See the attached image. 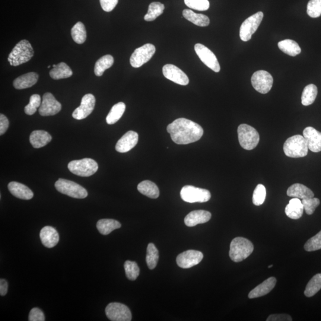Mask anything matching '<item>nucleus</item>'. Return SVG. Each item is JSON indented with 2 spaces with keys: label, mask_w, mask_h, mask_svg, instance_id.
<instances>
[{
  "label": "nucleus",
  "mask_w": 321,
  "mask_h": 321,
  "mask_svg": "<svg viewBox=\"0 0 321 321\" xmlns=\"http://www.w3.org/2000/svg\"><path fill=\"white\" fill-rule=\"evenodd\" d=\"M42 103L39 95L34 94L30 98V103L25 107V112L28 115H33L36 113L38 108H40Z\"/></svg>",
  "instance_id": "79ce46f5"
},
{
  "label": "nucleus",
  "mask_w": 321,
  "mask_h": 321,
  "mask_svg": "<svg viewBox=\"0 0 321 321\" xmlns=\"http://www.w3.org/2000/svg\"><path fill=\"white\" fill-rule=\"evenodd\" d=\"M273 81L271 75L265 71L254 73L251 78V82L254 89L262 94H267L271 90Z\"/></svg>",
  "instance_id": "f8f14e48"
},
{
  "label": "nucleus",
  "mask_w": 321,
  "mask_h": 321,
  "mask_svg": "<svg viewBox=\"0 0 321 321\" xmlns=\"http://www.w3.org/2000/svg\"><path fill=\"white\" fill-rule=\"evenodd\" d=\"M156 52L155 47L147 44L136 49L130 57V63L133 68H139L151 60Z\"/></svg>",
  "instance_id": "9d476101"
},
{
  "label": "nucleus",
  "mask_w": 321,
  "mask_h": 321,
  "mask_svg": "<svg viewBox=\"0 0 321 321\" xmlns=\"http://www.w3.org/2000/svg\"><path fill=\"white\" fill-rule=\"evenodd\" d=\"M122 225L118 221L113 219H102L98 221L97 227L100 233L103 235H108L114 230L119 229Z\"/></svg>",
  "instance_id": "c756f323"
},
{
  "label": "nucleus",
  "mask_w": 321,
  "mask_h": 321,
  "mask_svg": "<svg viewBox=\"0 0 321 321\" xmlns=\"http://www.w3.org/2000/svg\"><path fill=\"white\" fill-rule=\"evenodd\" d=\"M114 64V58L112 56L106 55L102 57L95 63L94 72L95 75L101 76L107 69H109Z\"/></svg>",
  "instance_id": "72a5a7b5"
},
{
  "label": "nucleus",
  "mask_w": 321,
  "mask_h": 321,
  "mask_svg": "<svg viewBox=\"0 0 321 321\" xmlns=\"http://www.w3.org/2000/svg\"><path fill=\"white\" fill-rule=\"evenodd\" d=\"M8 189L13 195L19 199L30 200L34 197L33 192L28 187L19 182L9 183Z\"/></svg>",
  "instance_id": "4be33fe9"
},
{
  "label": "nucleus",
  "mask_w": 321,
  "mask_h": 321,
  "mask_svg": "<svg viewBox=\"0 0 321 321\" xmlns=\"http://www.w3.org/2000/svg\"><path fill=\"white\" fill-rule=\"evenodd\" d=\"M278 46L282 52L292 57L296 56L301 53L300 47L295 41L293 40L281 41L278 43Z\"/></svg>",
  "instance_id": "2f4dec72"
},
{
  "label": "nucleus",
  "mask_w": 321,
  "mask_h": 321,
  "mask_svg": "<svg viewBox=\"0 0 321 321\" xmlns=\"http://www.w3.org/2000/svg\"><path fill=\"white\" fill-rule=\"evenodd\" d=\"M195 52L204 64L215 72L220 71V66L217 57L207 47L201 44L195 46Z\"/></svg>",
  "instance_id": "ddd939ff"
},
{
  "label": "nucleus",
  "mask_w": 321,
  "mask_h": 321,
  "mask_svg": "<svg viewBox=\"0 0 321 321\" xmlns=\"http://www.w3.org/2000/svg\"><path fill=\"white\" fill-rule=\"evenodd\" d=\"M56 66H57V65H53V68H55V67H56Z\"/></svg>",
  "instance_id": "5fc2aeb1"
},
{
  "label": "nucleus",
  "mask_w": 321,
  "mask_h": 321,
  "mask_svg": "<svg viewBox=\"0 0 321 321\" xmlns=\"http://www.w3.org/2000/svg\"><path fill=\"white\" fill-rule=\"evenodd\" d=\"M73 72L70 67L65 63H60L50 72L51 78L55 80L71 77Z\"/></svg>",
  "instance_id": "7c9ffc66"
},
{
  "label": "nucleus",
  "mask_w": 321,
  "mask_h": 321,
  "mask_svg": "<svg viewBox=\"0 0 321 321\" xmlns=\"http://www.w3.org/2000/svg\"><path fill=\"white\" fill-rule=\"evenodd\" d=\"M183 17L197 26L201 27H208L210 24V20L208 17L202 14H197L190 10L185 9L183 11Z\"/></svg>",
  "instance_id": "cd10ccee"
},
{
  "label": "nucleus",
  "mask_w": 321,
  "mask_h": 321,
  "mask_svg": "<svg viewBox=\"0 0 321 321\" xmlns=\"http://www.w3.org/2000/svg\"><path fill=\"white\" fill-rule=\"evenodd\" d=\"M272 265H269V266H268V268H272Z\"/></svg>",
  "instance_id": "864d4df0"
},
{
  "label": "nucleus",
  "mask_w": 321,
  "mask_h": 321,
  "mask_svg": "<svg viewBox=\"0 0 321 321\" xmlns=\"http://www.w3.org/2000/svg\"><path fill=\"white\" fill-rule=\"evenodd\" d=\"M138 190L143 195L152 199H157L160 196V190L154 183L149 180L143 181L138 186Z\"/></svg>",
  "instance_id": "c85d7f7f"
},
{
  "label": "nucleus",
  "mask_w": 321,
  "mask_h": 321,
  "mask_svg": "<svg viewBox=\"0 0 321 321\" xmlns=\"http://www.w3.org/2000/svg\"><path fill=\"white\" fill-rule=\"evenodd\" d=\"M303 135L310 151L313 152L321 151V132L312 127H307L304 129Z\"/></svg>",
  "instance_id": "a211bd4d"
},
{
  "label": "nucleus",
  "mask_w": 321,
  "mask_h": 321,
  "mask_svg": "<svg viewBox=\"0 0 321 321\" xmlns=\"http://www.w3.org/2000/svg\"><path fill=\"white\" fill-rule=\"evenodd\" d=\"M8 283L7 281L5 279H0V294L2 296H5V295L8 293Z\"/></svg>",
  "instance_id": "603ef678"
},
{
  "label": "nucleus",
  "mask_w": 321,
  "mask_h": 321,
  "mask_svg": "<svg viewBox=\"0 0 321 321\" xmlns=\"http://www.w3.org/2000/svg\"><path fill=\"white\" fill-rule=\"evenodd\" d=\"M180 196L184 201L189 203L208 202L211 197L209 190L189 185L183 187Z\"/></svg>",
  "instance_id": "6e6552de"
},
{
  "label": "nucleus",
  "mask_w": 321,
  "mask_h": 321,
  "mask_svg": "<svg viewBox=\"0 0 321 321\" xmlns=\"http://www.w3.org/2000/svg\"><path fill=\"white\" fill-rule=\"evenodd\" d=\"M253 244L244 237H236L231 241L229 256L234 262H240L246 259L252 253Z\"/></svg>",
  "instance_id": "f03ea898"
},
{
  "label": "nucleus",
  "mask_w": 321,
  "mask_h": 321,
  "mask_svg": "<svg viewBox=\"0 0 321 321\" xmlns=\"http://www.w3.org/2000/svg\"><path fill=\"white\" fill-rule=\"evenodd\" d=\"M263 18V13L259 12L246 19L240 27V39L244 42L249 41L261 24Z\"/></svg>",
  "instance_id": "1a4fd4ad"
},
{
  "label": "nucleus",
  "mask_w": 321,
  "mask_h": 321,
  "mask_svg": "<svg viewBox=\"0 0 321 321\" xmlns=\"http://www.w3.org/2000/svg\"><path fill=\"white\" fill-rule=\"evenodd\" d=\"M39 76L35 72L28 73L19 76L14 81V86L17 90H24L33 87L37 84Z\"/></svg>",
  "instance_id": "393cba45"
},
{
  "label": "nucleus",
  "mask_w": 321,
  "mask_h": 321,
  "mask_svg": "<svg viewBox=\"0 0 321 321\" xmlns=\"http://www.w3.org/2000/svg\"><path fill=\"white\" fill-rule=\"evenodd\" d=\"M276 282V279L273 276L266 279L262 283L253 289L248 295V297L249 298H255L268 294L274 288Z\"/></svg>",
  "instance_id": "5701e85b"
},
{
  "label": "nucleus",
  "mask_w": 321,
  "mask_h": 321,
  "mask_svg": "<svg viewBox=\"0 0 321 321\" xmlns=\"http://www.w3.org/2000/svg\"><path fill=\"white\" fill-rule=\"evenodd\" d=\"M167 130L173 141L179 145L192 144L199 141L203 135L201 126L184 118L174 120L167 126Z\"/></svg>",
  "instance_id": "f257e3e1"
},
{
  "label": "nucleus",
  "mask_w": 321,
  "mask_h": 321,
  "mask_svg": "<svg viewBox=\"0 0 321 321\" xmlns=\"http://www.w3.org/2000/svg\"><path fill=\"white\" fill-rule=\"evenodd\" d=\"M124 267H125L127 277L130 280H136L138 277L140 273V269L137 263L135 262L130 261V260H127L125 263V265H124Z\"/></svg>",
  "instance_id": "ea45409f"
},
{
  "label": "nucleus",
  "mask_w": 321,
  "mask_h": 321,
  "mask_svg": "<svg viewBox=\"0 0 321 321\" xmlns=\"http://www.w3.org/2000/svg\"><path fill=\"white\" fill-rule=\"evenodd\" d=\"M106 315L112 321H130L132 313L125 304L120 303H111L106 308Z\"/></svg>",
  "instance_id": "9b49d317"
},
{
  "label": "nucleus",
  "mask_w": 321,
  "mask_h": 321,
  "mask_svg": "<svg viewBox=\"0 0 321 321\" xmlns=\"http://www.w3.org/2000/svg\"><path fill=\"white\" fill-rule=\"evenodd\" d=\"M163 75L168 80L177 84L186 86L189 84V79L184 73L173 65H166L163 68Z\"/></svg>",
  "instance_id": "f3484780"
},
{
  "label": "nucleus",
  "mask_w": 321,
  "mask_h": 321,
  "mask_svg": "<svg viewBox=\"0 0 321 321\" xmlns=\"http://www.w3.org/2000/svg\"><path fill=\"white\" fill-rule=\"evenodd\" d=\"M73 40L78 44H82L87 40V30L85 25L81 22H78L74 25L71 30Z\"/></svg>",
  "instance_id": "4c0bfd02"
},
{
  "label": "nucleus",
  "mask_w": 321,
  "mask_h": 321,
  "mask_svg": "<svg viewBox=\"0 0 321 321\" xmlns=\"http://www.w3.org/2000/svg\"><path fill=\"white\" fill-rule=\"evenodd\" d=\"M45 320V316H44L43 311L39 308L34 307L31 309L30 314H29V320L44 321Z\"/></svg>",
  "instance_id": "de8ad7c7"
},
{
  "label": "nucleus",
  "mask_w": 321,
  "mask_h": 321,
  "mask_svg": "<svg viewBox=\"0 0 321 321\" xmlns=\"http://www.w3.org/2000/svg\"><path fill=\"white\" fill-rule=\"evenodd\" d=\"M95 98L91 94H86L82 98L81 106L77 108L72 114V116L76 120H83L90 115L95 106Z\"/></svg>",
  "instance_id": "dca6fc26"
},
{
  "label": "nucleus",
  "mask_w": 321,
  "mask_h": 321,
  "mask_svg": "<svg viewBox=\"0 0 321 321\" xmlns=\"http://www.w3.org/2000/svg\"><path fill=\"white\" fill-rule=\"evenodd\" d=\"M283 149L286 156L297 158L306 157L309 148L303 136L294 135L285 142Z\"/></svg>",
  "instance_id": "20e7f679"
},
{
  "label": "nucleus",
  "mask_w": 321,
  "mask_h": 321,
  "mask_svg": "<svg viewBox=\"0 0 321 321\" xmlns=\"http://www.w3.org/2000/svg\"><path fill=\"white\" fill-rule=\"evenodd\" d=\"M307 14L310 18H319L321 15V0H310L307 6Z\"/></svg>",
  "instance_id": "c03bdc74"
},
{
  "label": "nucleus",
  "mask_w": 321,
  "mask_h": 321,
  "mask_svg": "<svg viewBox=\"0 0 321 321\" xmlns=\"http://www.w3.org/2000/svg\"><path fill=\"white\" fill-rule=\"evenodd\" d=\"M159 259V252L153 243L148 244L147 247V260L148 268L153 269L156 267Z\"/></svg>",
  "instance_id": "58836bf2"
},
{
  "label": "nucleus",
  "mask_w": 321,
  "mask_h": 321,
  "mask_svg": "<svg viewBox=\"0 0 321 321\" xmlns=\"http://www.w3.org/2000/svg\"><path fill=\"white\" fill-rule=\"evenodd\" d=\"M102 9L105 12H110L118 4L119 0H100Z\"/></svg>",
  "instance_id": "09e8293b"
},
{
  "label": "nucleus",
  "mask_w": 321,
  "mask_h": 321,
  "mask_svg": "<svg viewBox=\"0 0 321 321\" xmlns=\"http://www.w3.org/2000/svg\"><path fill=\"white\" fill-rule=\"evenodd\" d=\"M303 211L302 202L300 199L295 198L290 200L288 204L285 208V214L288 217L293 220H298L303 215Z\"/></svg>",
  "instance_id": "a878e982"
},
{
  "label": "nucleus",
  "mask_w": 321,
  "mask_h": 321,
  "mask_svg": "<svg viewBox=\"0 0 321 321\" xmlns=\"http://www.w3.org/2000/svg\"><path fill=\"white\" fill-rule=\"evenodd\" d=\"M211 218L210 212L204 210H196L190 212L184 218L187 226L192 227L199 224L205 223Z\"/></svg>",
  "instance_id": "412c9836"
},
{
  "label": "nucleus",
  "mask_w": 321,
  "mask_h": 321,
  "mask_svg": "<svg viewBox=\"0 0 321 321\" xmlns=\"http://www.w3.org/2000/svg\"><path fill=\"white\" fill-rule=\"evenodd\" d=\"M51 68V66H48V68Z\"/></svg>",
  "instance_id": "6e6d98bb"
},
{
  "label": "nucleus",
  "mask_w": 321,
  "mask_h": 321,
  "mask_svg": "<svg viewBox=\"0 0 321 321\" xmlns=\"http://www.w3.org/2000/svg\"><path fill=\"white\" fill-rule=\"evenodd\" d=\"M304 248L305 250L307 252H312V251L321 249V231L315 236L307 240L306 244H304Z\"/></svg>",
  "instance_id": "a18cd8bd"
},
{
  "label": "nucleus",
  "mask_w": 321,
  "mask_h": 321,
  "mask_svg": "<svg viewBox=\"0 0 321 321\" xmlns=\"http://www.w3.org/2000/svg\"><path fill=\"white\" fill-rule=\"evenodd\" d=\"M56 188L60 193L76 199H84L88 192L84 187L72 181L59 179L55 183Z\"/></svg>",
  "instance_id": "0eeeda50"
},
{
  "label": "nucleus",
  "mask_w": 321,
  "mask_h": 321,
  "mask_svg": "<svg viewBox=\"0 0 321 321\" xmlns=\"http://www.w3.org/2000/svg\"><path fill=\"white\" fill-rule=\"evenodd\" d=\"M68 168L71 172L81 177H90L97 172L98 165L91 158H84L70 162Z\"/></svg>",
  "instance_id": "423d86ee"
},
{
  "label": "nucleus",
  "mask_w": 321,
  "mask_h": 321,
  "mask_svg": "<svg viewBox=\"0 0 321 321\" xmlns=\"http://www.w3.org/2000/svg\"><path fill=\"white\" fill-rule=\"evenodd\" d=\"M40 236L43 245L47 248L55 247L60 239L58 232L56 228L51 226H46L42 228Z\"/></svg>",
  "instance_id": "aec40b11"
},
{
  "label": "nucleus",
  "mask_w": 321,
  "mask_h": 321,
  "mask_svg": "<svg viewBox=\"0 0 321 321\" xmlns=\"http://www.w3.org/2000/svg\"><path fill=\"white\" fill-rule=\"evenodd\" d=\"M184 3L190 9L198 11H206L209 8L208 0H184Z\"/></svg>",
  "instance_id": "37998d69"
},
{
  "label": "nucleus",
  "mask_w": 321,
  "mask_h": 321,
  "mask_svg": "<svg viewBox=\"0 0 321 321\" xmlns=\"http://www.w3.org/2000/svg\"><path fill=\"white\" fill-rule=\"evenodd\" d=\"M288 196L300 199L313 198L314 193L310 189L303 184L295 183L291 185L287 190Z\"/></svg>",
  "instance_id": "b1692460"
},
{
  "label": "nucleus",
  "mask_w": 321,
  "mask_h": 321,
  "mask_svg": "<svg viewBox=\"0 0 321 321\" xmlns=\"http://www.w3.org/2000/svg\"><path fill=\"white\" fill-rule=\"evenodd\" d=\"M62 110V105L52 94L47 92L43 95L39 113L42 116H55Z\"/></svg>",
  "instance_id": "4468645a"
},
{
  "label": "nucleus",
  "mask_w": 321,
  "mask_h": 321,
  "mask_svg": "<svg viewBox=\"0 0 321 321\" xmlns=\"http://www.w3.org/2000/svg\"><path fill=\"white\" fill-rule=\"evenodd\" d=\"M125 110L126 105L122 102L114 105L107 116V123L109 125H113L118 122L125 113Z\"/></svg>",
  "instance_id": "473e14b6"
},
{
  "label": "nucleus",
  "mask_w": 321,
  "mask_h": 321,
  "mask_svg": "<svg viewBox=\"0 0 321 321\" xmlns=\"http://www.w3.org/2000/svg\"><path fill=\"white\" fill-rule=\"evenodd\" d=\"M267 321H291V317L287 314H274L270 315Z\"/></svg>",
  "instance_id": "8fccbe9b"
},
{
  "label": "nucleus",
  "mask_w": 321,
  "mask_h": 321,
  "mask_svg": "<svg viewBox=\"0 0 321 321\" xmlns=\"http://www.w3.org/2000/svg\"><path fill=\"white\" fill-rule=\"evenodd\" d=\"M34 55V51L30 43L26 40H22L10 53L8 62L11 66H18L30 61Z\"/></svg>",
  "instance_id": "7ed1b4c3"
},
{
  "label": "nucleus",
  "mask_w": 321,
  "mask_h": 321,
  "mask_svg": "<svg viewBox=\"0 0 321 321\" xmlns=\"http://www.w3.org/2000/svg\"><path fill=\"white\" fill-rule=\"evenodd\" d=\"M165 6L160 2H153L149 6L147 14L145 16V21H154L163 14Z\"/></svg>",
  "instance_id": "c9c22d12"
},
{
  "label": "nucleus",
  "mask_w": 321,
  "mask_h": 321,
  "mask_svg": "<svg viewBox=\"0 0 321 321\" xmlns=\"http://www.w3.org/2000/svg\"><path fill=\"white\" fill-rule=\"evenodd\" d=\"M238 138L241 147L246 150H252L259 142V135L255 128L246 124H242L237 129Z\"/></svg>",
  "instance_id": "39448f33"
},
{
  "label": "nucleus",
  "mask_w": 321,
  "mask_h": 321,
  "mask_svg": "<svg viewBox=\"0 0 321 321\" xmlns=\"http://www.w3.org/2000/svg\"><path fill=\"white\" fill-rule=\"evenodd\" d=\"M139 136L134 131H129L125 133L117 142L116 149L120 153H125L131 150L138 144Z\"/></svg>",
  "instance_id": "6ab92c4d"
},
{
  "label": "nucleus",
  "mask_w": 321,
  "mask_h": 321,
  "mask_svg": "<svg viewBox=\"0 0 321 321\" xmlns=\"http://www.w3.org/2000/svg\"><path fill=\"white\" fill-rule=\"evenodd\" d=\"M317 94L316 86L310 84L304 88L302 95H301V104L304 106H310L315 101Z\"/></svg>",
  "instance_id": "f704fd0d"
},
{
  "label": "nucleus",
  "mask_w": 321,
  "mask_h": 321,
  "mask_svg": "<svg viewBox=\"0 0 321 321\" xmlns=\"http://www.w3.org/2000/svg\"><path fill=\"white\" fill-rule=\"evenodd\" d=\"M266 196V188L263 184L257 185L253 192L252 202L254 205L260 206L265 202Z\"/></svg>",
  "instance_id": "a19ab883"
},
{
  "label": "nucleus",
  "mask_w": 321,
  "mask_h": 321,
  "mask_svg": "<svg viewBox=\"0 0 321 321\" xmlns=\"http://www.w3.org/2000/svg\"><path fill=\"white\" fill-rule=\"evenodd\" d=\"M301 202H302L304 211L307 215H312L320 204L319 199L314 198V197L313 198L302 199Z\"/></svg>",
  "instance_id": "49530a36"
},
{
  "label": "nucleus",
  "mask_w": 321,
  "mask_h": 321,
  "mask_svg": "<svg viewBox=\"0 0 321 321\" xmlns=\"http://www.w3.org/2000/svg\"><path fill=\"white\" fill-rule=\"evenodd\" d=\"M203 257V253L199 251L189 250L179 254L177 257L176 262L180 268H190L199 264Z\"/></svg>",
  "instance_id": "2eb2a0df"
},
{
  "label": "nucleus",
  "mask_w": 321,
  "mask_h": 321,
  "mask_svg": "<svg viewBox=\"0 0 321 321\" xmlns=\"http://www.w3.org/2000/svg\"><path fill=\"white\" fill-rule=\"evenodd\" d=\"M52 140V136L44 130H35L30 135V143L35 148L45 147Z\"/></svg>",
  "instance_id": "bb28decb"
},
{
  "label": "nucleus",
  "mask_w": 321,
  "mask_h": 321,
  "mask_svg": "<svg viewBox=\"0 0 321 321\" xmlns=\"http://www.w3.org/2000/svg\"><path fill=\"white\" fill-rule=\"evenodd\" d=\"M321 289V273L314 275L308 282L304 290V295L310 297L315 295Z\"/></svg>",
  "instance_id": "e433bc0d"
},
{
  "label": "nucleus",
  "mask_w": 321,
  "mask_h": 321,
  "mask_svg": "<svg viewBox=\"0 0 321 321\" xmlns=\"http://www.w3.org/2000/svg\"><path fill=\"white\" fill-rule=\"evenodd\" d=\"M9 126V122L7 117L4 114H1L0 115V135H4Z\"/></svg>",
  "instance_id": "3c124183"
}]
</instances>
